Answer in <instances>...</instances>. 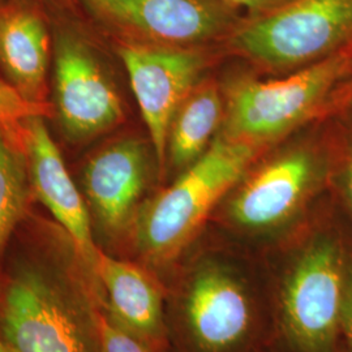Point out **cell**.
<instances>
[{
    "label": "cell",
    "instance_id": "obj_13",
    "mask_svg": "<svg viewBox=\"0 0 352 352\" xmlns=\"http://www.w3.org/2000/svg\"><path fill=\"white\" fill-rule=\"evenodd\" d=\"M102 307L151 352H168L164 282L144 265L101 251Z\"/></svg>",
    "mask_w": 352,
    "mask_h": 352
},
{
    "label": "cell",
    "instance_id": "obj_18",
    "mask_svg": "<svg viewBox=\"0 0 352 352\" xmlns=\"http://www.w3.org/2000/svg\"><path fill=\"white\" fill-rule=\"evenodd\" d=\"M100 340L102 352H151L141 340L115 322L101 305Z\"/></svg>",
    "mask_w": 352,
    "mask_h": 352
},
{
    "label": "cell",
    "instance_id": "obj_12",
    "mask_svg": "<svg viewBox=\"0 0 352 352\" xmlns=\"http://www.w3.org/2000/svg\"><path fill=\"white\" fill-rule=\"evenodd\" d=\"M24 151L34 199L71 236L81 258L98 278L101 250L94 240L87 202L51 139L45 118L33 116L26 120Z\"/></svg>",
    "mask_w": 352,
    "mask_h": 352
},
{
    "label": "cell",
    "instance_id": "obj_1",
    "mask_svg": "<svg viewBox=\"0 0 352 352\" xmlns=\"http://www.w3.org/2000/svg\"><path fill=\"white\" fill-rule=\"evenodd\" d=\"M102 289L74 240L30 212L0 264L6 352H102Z\"/></svg>",
    "mask_w": 352,
    "mask_h": 352
},
{
    "label": "cell",
    "instance_id": "obj_11",
    "mask_svg": "<svg viewBox=\"0 0 352 352\" xmlns=\"http://www.w3.org/2000/svg\"><path fill=\"white\" fill-rule=\"evenodd\" d=\"M126 67L140 111L149 131L161 173L167 162V138L173 118L205 69L200 49H175L113 42Z\"/></svg>",
    "mask_w": 352,
    "mask_h": 352
},
{
    "label": "cell",
    "instance_id": "obj_14",
    "mask_svg": "<svg viewBox=\"0 0 352 352\" xmlns=\"http://www.w3.org/2000/svg\"><path fill=\"white\" fill-rule=\"evenodd\" d=\"M52 29L42 0H0V69L28 101L50 103Z\"/></svg>",
    "mask_w": 352,
    "mask_h": 352
},
{
    "label": "cell",
    "instance_id": "obj_7",
    "mask_svg": "<svg viewBox=\"0 0 352 352\" xmlns=\"http://www.w3.org/2000/svg\"><path fill=\"white\" fill-rule=\"evenodd\" d=\"M78 12L113 42L200 49L225 41L244 19L219 0H74Z\"/></svg>",
    "mask_w": 352,
    "mask_h": 352
},
{
    "label": "cell",
    "instance_id": "obj_10",
    "mask_svg": "<svg viewBox=\"0 0 352 352\" xmlns=\"http://www.w3.org/2000/svg\"><path fill=\"white\" fill-rule=\"evenodd\" d=\"M151 184L149 153L140 140H116L87 160L78 188L101 251L126 258L135 221L153 195Z\"/></svg>",
    "mask_w": 352,
    "mask_h": 352
},
{
    "label": "cell",
    "instance_id": "obj_22",
    "mask_svg": "<svg viewBox=\"0 0 352 352\" xmlns=\"http://www.w3.org/2000/svg\"><path fill=\"white\" fill-rule=\"evenodd\" d=\"M46 4L50 6H58V7H64V8H69V10H76L75 1L74 0H42Z\"/></svg>",
    "mask_w": 352,
    "mask_h": 352
},
{
    "label": "cell",
    "instance_id": "obj_4",
    "mask_svg": "<svg viewBox=\"0 0 352 352\" xmlns=\"http://www.w3.org/2000/svg\"><path fill=\"white\" fill-rule=\"evenodd\" d=\"M258 151L223 135L217 136L201 158L142 205L126 258L144 265L164 282L208 228L219 204L248 173Z\"/></svg>",
    "mask_w": 352,
    "mask_h": 352
},
{
    "label": "cell",
    "instance_id": "obj_15",
    "mask_svg": "<svg viewBox=\"0 0 352 352\" xmlns=\"http://www.w3.org/2000/svg\"><path fill=\"white\" fill-rule=\"evenodd\" d=\"M223 113L218 87L210 81L199 82L180 104L167 138V160L179 173L210 148Z\"/></svg>",
    "mask_w": 352,
    "mask_h": 352
},
{
    "label": "cell",
    "instance_id": "obj_8",
    "mask_svg": "<svg viewBox=\"0 0 352 352\" xmlns=\"http://www.w3.org/2000/svg\"><path fill=\"white\" fill-rule=\"evenodd\" d=\"M55 58V110L65 136L88 141L123 122V106L78 10L46 4Z\"/></svg>",
    "mask_w": 352,
    "mask_h": 352
},
{
    "label": "cell",
    "instance_id": "obj_24",
    "mask_svg": "<svg viewBox=\"0 0 352 352\" xmlns=\"http://www.w3.org/2000/svg\"><path fill=\"white\" fill-rule=\"evenodd\" d=\"M340 352H346L344 350H343V347H340Z\"/></svg>",
    "mask_w": 352,
    "mask_h": 352
},
{
    "label": "cell",
    "instance_id": "obj_2",
    "mask_svg": "<svg viewBox=\"0 0 352 352\" xmlns=\"http://www.w3.org/2000/svg\"><path fill=\"white\" fill-rule=\"evenodd\" d=\"M168 352H273L276 324L264 252L206 230L167 277Z\"/></svg>",
    "mask_w": 352,
    "mask_h": 352
},
{
    "label": "cell",
    "instance_id": "obj_21",
    "mask_svg": "<svg viewBox=\"0 0 352 352\" xmlns=\"http://www.w3.org/2000/svg\"><path fill=\"white\" fill-rule=\"evenodd\" d=\"M346 196L352 212V153L347 164V173H346Z\"/></svg>",
    "mask_w": 352,
    "mask_h": 352
},
{
    "label": "cell",
    "instance_id": "obj_5",
    "mask_svg": "<svg viewBox=\"0 0 352 352\" xmlns=\"http://www.w3.org/2000/svg\"><path fill=\"white\" fill-rule=\"evenodd\" d=\"M317 183L318 170L311 153L287 151L245 174L210 222L228 238L267 251L299 226Z\"/></svg>",
    "mask_w": 352,
    "mask_h": 352
},
{
    "label": "cell",
    "instance_id": "obj_19",
    "mask_svg": "<svg viewBox=\"0 0 352 352\" xmlns=\"http://www.w3.org/2000/svg\"><path fill=\"white\" fill-rule=\"evenodd\" d=\"M340 342L344 351L352 352V264L349 272L342 304Z\"/></svg>",
    "mask_w": 352,
    "mask_h": 352
},
{
    "label": "cell",
    "instance_id": "obj_17",
    "mask_svg": "<svg viewBox=\"0 0 352 352\" xmlns=\"http://www.w3.org/2000/svg\"><path fill=\"white\" fill-rule=\"evenodd\" d=\"M54 109L51 103L28 101L6 78L0 77V129L21 151H25L26 120L33 116L50 118Z\"/></svg>",
    "mask_w": 352,
    "mask_h": 352
},
{
    "label": "cell",
    "instance_id": "obj_16",
    "mask_svg": "<svg viewBox=\"0 0 352 352\" xmlns=\"http://www.w3.org/2000/svg\"><path fill=\"white\" fill-rule=\"evenodd\" d=\"M36 201L25 151L0 129V264L17 228Z\"/></svg>",
    "mask_w": 352,
    "mask_h": 352
},
{
    "label": "cell",
    "instance_id": "obj_20",
    "mask_svg": "<svg viewBox=\"0 0 352 352\" xmlns=\"http://www.w3.org/2000/svg\"><path fill=\"white\" fill-rule=\"evenodd\" d=\"M239 11L247 13L245 17H258L266 13L273 12L283 7L291 0H219Z\"/></svg>",
    "mask_w": 352,
    "mask_h": 352
},
{
    "label": "cell",
    "instance_id": "obj_23",
    "mask_svg": "<svg viewBox=\"0 0 352 352\" xmlns=\"http://www.w3.org/2000/svg\"><path fill=\"white\" fill-rule=\"evenodd\" d=\"M0 352H6L4 351V349H3V346H1V344H0Z\"/></svg>",
    "mask_w": 352,
    "mask_h": 352
},
{
    "label": "cell",
    "instance_id": "obj_6",
    "mask_svg": "<svg viewBox=\"0 0 352 352\" xmlns=\"http://www.w3.org/2000/svg\"><path fill=\"white\" fill-rule=\"evenodd\" d=\"M226 43L264 68L305 67L351 47L352 0H291L264 16H244Z\"/></svg>",
    "mask_w": 352,
    "mask_h": 352
},
{
    "label": "cell",
    "instance_id": "obj_9",
    "mask_svg": "<svg viewBox=\"0 0 352 352\" xmlns=\"http://www.w3.org/2000/svg\"><path fill=\"white\" fill-rule=\"evenodd\" d=\"M351 60L352 46L280 80L236 84L228 96L223 136L261 149L314 113Z\"/></svg>",
    "mask_w": 352,
    "mask_h": 352
},
{
    "label": "cell",
    "instance_id": "obj_3",
    "mask_svg": "<svg viewBox=\"0 0 352 352\" xmlns=\"http://www.w3.org/2000/svg\"><path fill=\"white\" fill-rule=\"evenodd\" d=\"M273 307V352H340V314L352 253L329 230L296 227L264 252Z\"/></svg>",
    "mask_w": 352,
    "mask_h": 352
}]
</instances>
